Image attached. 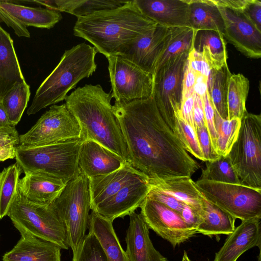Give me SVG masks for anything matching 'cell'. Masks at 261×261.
<instances>
[{
	"instance_id": "obj_34",
	"label": "cell",
	"mask_w": 261,
	"mask_h": 261,
	"mask_svg": "<svg viewBox=\"0 0 261 261\" xmlns=\"http://www.w3.org/2000/svg\"><path fill=\"white\" fill-rule=\"evenodd\" d=\"M30 86L25 82L16 84L2 99L11 126L20 121L30 97Z\"/></svg>"
},
{
	"instance_id": "obj_32",
	"label": "cell",
	"mask_w": 261,
	"mask_h": 261,
	"mask_svg": "<svg viewBox=\"0 0 261 261\" xmlns=\"http://www.w3.org/2000/svg\"><path fill=\"white\" fill-rule=\"evenodd\" d=\"M249 90V81L242 74H231L227 96V119H241L247 112L246 101Z\"/></svg>"
},
{
	"instance_id": "obj_22",
	"label": "cell",
	"mask_w": 261,
	"mask_h": 261,
	"mask_svg": "<svg viewBox=\"0 0 261 261\" xmlns=\"http://www.w3.org/2000/svg\"><path fill=\"white\" fill-rule=\"evenodd\" d=\"M145 176L126 163L112 172L88 178L91 210L116 194L127 185Z\"/></svg>"
},
{
	"instance_id": "obj_16",
	"label": "cell",
	"mask_w": 261,
	"mask_h": 261,
	"mask_svg": "<svg viewBox=\"0 0 261 261\" xmlns=\"http://www.w3.org/2000/svg\"><path fill=\"white\" fill-rule=\"evenodd\" d=\"M172 28L157 24L119 56L153 75L167 45Z\"/></svg>"
},
{
	"instance_id": "obj_17",
	"label": "cell",
	"mask_w": 261,
	"mask_h": 261,
	"mask_svg": "<svg viewBox=\"0 0 261 261\" xmlns=\"http://www.w3.org/2000/svg\"><path fill=\"white\" fill-rule=\"evenodd\" d=\"M150 190L149 179L145 176L131 182L92 211L110 220L129 215L140 207Z\"/></svg>"
},
{
	"instance_id": "obj_8",
	"label": "cell",
	"mask_w": 261,
	"mask_h": 261,
	"mask_svg": "<svg viewBox=\"0 0 261 261\" xmlns=\"http://www.w3.org/2000/svg\"><path fill=\"white\" fill-rule=\"evenodd\" d=\"M241 185L261 189V116L247 111L227 155Z\"/></svg>"
},
{
	"instance_id": "obj_52",
	"label": "cell",
	"mask_w": 261,
	"mask_h": 261,
	"mask_svg": "<svg viewBox=\"0 0 261 261\" xmlns=\"http://www.w3.org/2000/svg\"><path fill=\"white\" fill-rule=\"evenodd\" d=\"M196 77L194 92L202 98L207 90V79L202 75Z\"/></svg>"
},
{
	"instance_id": "obj_18",
	"label": "cell",
	"mask_w": 261,
	"mask_h": 261,
	"mask_svg": "<svg viewBox=\"0 0 261 261\" xmlns=\"http://www.w3.org/2000/svg\"><path fill=\"white\" fill-rule=\"evenodd\" d=\"M134 2L143 15L158 24L168 28L190 27L187 0H134Z\"/></svg>"
},
{
	"instance_id": "obj_50",
	"label": "cell",
	"mask_w": 261,
	"mask_h": 261,
	"mask_svg": "<svg viewBox=\"0 0 261 261\" xmlns=\"http://www.w3.org/2000/svg\"><path fill=\"white\" fill-rule=\"evenodd\" d=\"M218 7L242 12L251 0H210Z\"/></svg>"
},
{
	"instance_id": "obj_26",
	"label": "cell",
	"mask_w": 261,
	"mask_h": 261,
	"mask_svg": "<svg viewBox=\"0 0 261 261\" xmlns=\"http://www.w3.org/2000/svg\"><path fill=\"white\" fill-rule=\"evenodd\" d=\"M25 81L13 41L0 26V99L16 84Z\"/></svg>"
},
{
	"instance_id": "obj_29",
	"label": "cell",
	"mask_w": 261,
	"mask_h": 261,
	"mask_svg": "<svg viewBox=\"0 0 261 261\" xmlns=\"http://www.w3.org/2000/svg\"><path fill=\"white\" fill-rule=\"evenodd\" d=\"M128 1L55 0L33 1L46 8L59 12H66L77 17L87 16L93 13L115 9L122 6Z\"/></svg>"
},
{
	"instance_id": "obj_38",
	"label": "cell",
	"mask_w": 261,
	"mask_h": 261,
	"mask_svg": "<svg viewBox=\"0 0 261 261\" xmlns=\"http://www.w3.org/2000/svg\"><path fill=\"white\" fill-rule=\"evenodd\" d=\"M205 162V168L202 170L199 180L241 184L227 155Z\"/></svg>"
},
{
	"instance_id": "obj_40",
	"label": "cell",
	"mask_w": 261,
	"mask_h": 261,
	"mask_svg": "<svg viewBox=\"0 0 261 261\" xmlns=\"http://www.w3.org/2000/svg\"><path fill=\"white\" fill-rule=\"evenodd\" d=\"M72 261H108L96 237L89 232L77 251L73 253Z\"/></svg>"
},
{
	"instance_id": "obj_47",
	"label": "cell",
	"mask_w": 261,
	"mask_h": 261,
	"mask_svg": "<svg viewBox=\"0 0 261 261\" xmlns=\"http://www.w3.org/2000/svg\"><path fill=\"white\" fill-rule=\"evenodd\" d=\"M254 25L261 31V2L251 0L242 11Z\"/></svg>"
},
{
	"instance_id": "obj_20",
	"label": "cell",
	"mask_w": 261,
	"mask_h": 261,
	"mask_svg": "<svg viewBox=\"0 0 261 261\" xmlns=\"http://www.w3.org/2000/svg\"><path fill=\"white\" fill-rule=\"evenodd\" d=\"M126 230V254L128 261H168L154 247L149 237L148 226L140 214L129 215Z\"/></svg>"
},
{
	"instance_id": "obj_46",
	"label": "cell",
	"mask_w": 261,
	"mask_h": 261,
	"mask_svg": "<svg viewBox=\"0 0 261 261\" xmlns=\"http://www.w3.org/2000/svg\"><path fill=\"white\" fill-rule=\"evenodd\" d=\"M196 79L195 73L187 62L182 80L181 102L194 94Z\"/></svg>"
},
{
	"instance_id": "obj_25",
	"label": "cell",
	"mask_w": 261,
	"mask_h": 261,
	"mask_svg": "<svg viewBox=\"0 0 261 261\" xmlns=\"http://www.w3.org/2000/svg\"><path fill=\"white\" fill-rule=\"evenodd\" d=\"M151 189L171 196L192 207L203 218L204 196L191 177L149 180Z\"/></svg>"
},
{
	"instance_id": "obj_53",
	"label": "cell",
	"mask_w": 261,
	"mask_h": 261,
	"mask_svg": "<svg viewBox=\"0 0 261 261\" xmlns=\"http://www.w3.org/2000/svg\"><path fill=\"white\" fill-rule=\"evenodd\" d=\"M11 126L8 115L0 99V128Z\"/></svg>"
},
{
	"instance_id": "obj_35",
	"label": "cell",
	"mask_w": 261,
	"mask_h": 261,
	"mask_svg": "<svg viewBox=\"0 0 261 261\" xmlns=\"http://www.w3.org/2000/svg\"><path fill=\"white\" fill-rule=\"evenodd\" d=\"M214 121L217 134L215 152L220 156H226L237 139L241 119L237 118L230 120L223 119L215 110Z\"/></svg>"
},
{
	"instance_id": "obj_3",
	"label": "cell",
	"mask_w": 261,
	"mask_h": 261,
	"mask_svg": "<svg viewBox=\"0 0 261 261\" xmlns=\"http://www.w3.org/2000/svg\"><path fill=\"white\" fill-rule=\"evenodd\" d=\"M111 93L100 85L86 84L67 95L65 104L81 127L84 140L96 142L127 163V147L111 103Z\"/></svg>"
},
{
	"instance_id": "obj_44",
	"label": "cell",
	"mask_w": 261,
	"mask_h": 261,
	"mask_svg": "<svg viewBox=\"0 0 261 261\" xmlns=\"http://www.w3.org/2000/svg\"><path fill=\"white\" fill-rule=\"evenodd\" d=\"M196 133L205 162L217 159L220 155L214 151L207 129L205 126L198 128Z\"/></svg>"
},
{
	"instance_id": "obj_2",
	"label": "cell",
	"mask_w": 261,
	"mask_h": 261,
	"mask_svg": "<svg viewBox=\"0 0 261 261\" xmlns=\"http://www.w3.org/2000/svg\"><path fill=\"white\" fill-rule=\"evenodd\" d=\"M158 24L140 11L133 1L118 8L77 18L73 34L84 39L106 58L121 55Z\"/></svg>"
},
{
	"instance_id": "obj_28",
	"label": "cell",
	"mask_w": 261,
	"mask_h": 261,
	"mask_svg": "<svg viewBox=\"0 0 261 261\" xmlns=\"http://www.w3.org/2000/svg\"><path fill=\"white\" fill-rule=\"evenodd\" d=\"M193 48L201 54L211 70L217 71L226 65V43L222 33L212 30L196 32Z\"/></svg>"
},
{
	"instance_id": "obj_14",
	"label": "cell",
	"mask_w": 261,
	"mask_h": 261,
	"mask_svg": "<svg viewBox=\"0 0 261 261\" xmlns=\"http://www.w3.org/2000/svg\"><path fill=\"white\" fill-rule=\"evenodd\" d=\"M62 19L58 11L0 0V22L11 28L19 37H30L28 27L50 29Z\"/></svg>"
},
{
	"instance_id": "obj_51",
	"label": "cell",
	"mask_w": 261,
	"mask_h": 261,
	"mask_svg": "<svg viewBox=\"0 0 261 261\" xmlns=\"http://www.w3.org/2000/svg\"><path fill=\"white\" fill-rule=\"evenodd\" d=\"M194 94L181 103L180 114L185 121L196 131L193 119Z\"/></svg>"
},
{
	"instance_id": "obj_21",
	"label": "cell",
	"mask_w": 261,
	"mask_h": 261,
	"mask_svg": "<svg viewBox=\"0 0 261 261\" xmlns=\"http://www.w3.org/2000/svg\"><path fill=\"white\" fill-rule=\"evenodd\" d=\"M260 220L254 218L242 220L228 234L222 247L216 253L214 261H237L248 250L255 246L260 249Z\"/></svg>"
},
{
	"instance_id": "obj_43",
	"label": "cell",
	"mask_w": 261,
	"mask_h": 261,
	"mask_svg": "<svg viewBox=\"0 0 261 261\" xmlns=\"http://www.w3.org/2000/svg\"><path fill=\"white\" fill-rule=\"evenodd\" d=\"M187 62L196 76L202 75L206 78L208 81L212 70L202 55L193 47L188 54Z\"/></svg>"
},
{
	"instance_id": "obj_31",
	"label": "cell",
	"mask_w": 261,
	"mask_h": 261,
	"mask_svg": "<svg viewBox=\"0 0 261 261\" xmlns=\"http://www.w3.org/2000/svg\"><path fill=\"white\" fill-rule=\"evenodd\" d=\"M203 221L196 228L197 233L212 237L228 235L235 229L236 219L218 206L210 202L204 197Z\"/></svg>"
},
{
	"instance_id": "obj_15",
	"label": "cell",
	"mask_w": 261,
	"mask_h": 261,
	"mask_svg": "<svg viewBox=\"0 0 261 261\" xmlns=\"http://www.w3.org/2000/svg\"><path fill=\"white\" fill-rule=\"evenodd\" d=\"M218 8L224 22V37L246 57L260 58L261 31L243 12Z\"/></svg>"
},
{
	"instance_id": "obj_7",
	"label": "cell",
	"mask_w": 261,
	"mask_h": 261,
	"mask_svg": "<svg viewBox=\"0 0 261 261\" xmlns=\"http://www.w3.org/2000/svg\"><path fill=\"white\" fill-rule=\"evenodd\" d=\"M49 205L63 223L69 247L75 252L86 235L91 210L88 177L81 171Z\"/></svg>"
},
{
	"instance_id": "obj_39",
	"label": "cell",
	"mask_w": 261,
	"mask_h": 261,
	"mask_svg": "<svg viewBox=\"0 0 261 261\" xmlns=\"http://www.w3.org/2000/svg\"><path fill=\"white\" fill-rule=\"evenodd\" d=\"M175 135L187 151L197 159L205 162L196 131L185 121L180 112L176 117Z\"/></svg>"
},
{
	"instance_id": "obj_45",
	"label": "cell",
	"mask_w": 261,
	"mask_h": 261,
	"mask_svg": "<svg viewBox=\"0 0 261 261\" xmlns=\"http://www.w3.org/2000/svg\"><path fill=\"white\" fill-rule=\"evenodd\" d=\"M147 196L163 203L179 214L186 205L174 197L156 191L151 188Z\"/></svg>"
},
{
	"instance_id": "obj_13",
	"label": "cell",
	"mask_w": 261,
	"mask_h": 261,
	"mask_svg": "<svg viewBox=\"0 0 261 261\" xmlns=\"http://www.w3.org/2000/svg\"><path fill=\"white\" fill-rule=\"evenodd\" d=\"M140 207V214L148 228L168 241L173 248L197 233L179 213L154 199L147 196Z\"/></svg>"
},
{
	"instance_id": "obj_48",
	"label": "cell",
	"mask_w": 261,
	"mask_h": 261,
	"mask_svg": "<svg viewBox=\"0 0 261 261\" xmlns=\"http://www.w3.org/2000/svg\"><path fill=\"white\" fill-rule=\"evenodd\" d=\"M180 214L185 222L195 230L203 221V218L198 212L187 205H185Z\"/></svg>"
},
{
	"instance_id": "obj_11",
	"label": "cell",
	"mask_w": 261,
	"mask_h": 261,
	"mask_svg": "<svg viewBox=\"0 0 261 261\" xmlns=\"http://www.w3.org/2000/svg\"><path fill=\"white\" fill-rule=\"evenodd\" d=\"M80 138H83L81 127L64 103L51 106L29 130L19 136V145L41 146Z\"/></svg>"
},
{
	"instance_id": "obj_54",
	"label": "cell",
	"mask_w": 261,
	"mask_h": 261,
	"mask_svg": "<svg viewBox=\"0 0 261 261\" xmlns=\"http://www.w3.org/2000/svg\"><path fill=\"white\" fill-rule=\"evenodd\" d=\"M181 261H191V259L189 258L187 253L186 251H184V253L182 256V260Z\"/></svg>"
},
{
	"instance_id": "obj_6",
	"label": "cell",
	"mask_w": 261,
	"mask_h": 261,
	"mask_svg": "<svg viewBox=\"0 0 261 261\" xmlns=\"http://www.w3.org/2000/svg\"><path fill=\"white\" fill-rule=\"evenodd\" d=\"M7 216L19 231L51 242L62 249H69L65 227L49 204L29 200L17 188Z\"/></svg>"
},
{
	"instance_id": "obj_10",
	"label": "cell",
	"mask_w": 261,
	"mask_h": 261,
	"mask_svg": "<svg viewBox=\"0 0 261 261\" xmlns=\"http://www.w3.org/2000/svg\"><path fill=\"white\" fill-rule=\"evenodd\" d=\"M188 54L168 61L153 74L152 97L165 122L175 134L176 117L180 112L182 84Z\"/></svg>"
},
{
	"instance_id": "obj_49",
	"label": "cell",
	"mask_w": 261,
	"mask_h": 261,
	"mask_svg": "<svg viewBox=\"0 0 261 261\" xmlns=\"http://www.w3.org/2000/svg\"><path fill=\"white\" fill-rule=\"evenodd\" d=\"M193 119L196 129L205 126L202 99L194 92Z\"/></svg>"
},
{
	"instance_id": "obj_37",
	"label": "cell",
	"mask_w": 261,
	"mask_h": 261,
	"mask_svg": "<svg viewBox=\"0 0 261 261\" xmlns=\"http://www.w3.org/2000/svg\"><path fill=\"white\" fill-rule=\"evenodd\" d=\"M21 173L16 163L4 168L0 173V220L7 215L16 193Z\"/></svg>"
},
{
	"instance_id": "obj_5",
	"label": "cell",
	"mask_w": 261,
	"mask_h": 261,
	"mask_svg": "<svg viewBox=\"0 0 261 261\" xmlns=\"http://www.w3.org/2000/svg\"><path fill=\"white\" fill-rule=\"evenodd\" d=\"M80 138L55 144L16 147L15 159L22 172H39L62 179L67 183L81 172L78 160Z\"/></svg>"
},
{
	"instance_id": "obj_9",
	"label": "cell",
	"mask_w": 261,
	"mask_h": 261,
	"mask_svg": "<svg viewBox=\"0 0 261 261\" xmlns=\"http://www.w3.org/2000/svg\"><path fill=\"white\" fill-rule=\"evenodd\" d=\"M195 185L207 201L236 219H261V189L199 179Z\"/></svg>"
},
{
	"instance_id": "obj_12",
	"label": "cell",
	"mask_w": 261,
	"mask_h": 261,
	"mask_svg": "<svg viewBox=\"0 0 261 261\" xmlns=\"http://www.w3.org/2000/svg\"><path fill=\"white\" fill-rule=\"evenodd\" d=\"M115 105H125L146 99L152 95L153 75L117 55L107 58Z\"/></svg>"
},
{
	"instance_id": "obj_30",
	"label": "cell",
	"mask_w": 261,
	"mask_h": 261,
	"mask_svg": "<svg viewBox=\"0 0 261 261\" xmlns=\"http://www.w3.org/2000/svg\"><path fill=\"white\" fill-rule=\"evenodd\" d=\"M189 25L194 30H212L223 34L224 22L219 8L210 0H187Z\"/></svg>"
},
{
	"instance_id": "obj_1",
	"label": "cell",
	"mask_w": 261,
	"mask_h": 261,
	"mask_svg": "<svg viewBox=\"0 0 261 261\" xmlns=\"http://www.w3.org/2000/svg\"><path fill=\"white\" fill-rule=\"evenodd\" d=\"M127 163L149 180L191 177L200 168L162 117L153 98L113 106Z\"/></svg>"
},
{
	"instance_id": "obj_19",
	"label": "cell",
	"mask_w": 261,
	"mask_h": 261,
	"mask_svg": "<svg viewBox=\"0 0 261 261\" xmlns=\"http://www.w3.org/2000/svg\"><path fill=\"white\" fill-rule=\"evenodd\" d=\"M126 163L119 155L94 141L84 140L81 145L78 164L80 171L88 178L112 172Z\"/></svg>"
},
{
	"instance_id": "obj_27",
	"label": "cell",
	"mask_w": 261,
	"mask_h": 261,
	"mask_svg": "<svg viewBox=\"0 0 261 261\" xmlns=\"http://www.w3.org/2000/svg\"><path fill=\"white\" fill-rule=\"evenodd\" d=\"M113 221L92 211L88 228L98 240L108 261H128L114 230Z\"/></svg>"
},
{
	"instance_id": "obj_24",
	"label": "cell",
	"mask_w": 261,
	"mask_h": 261,
	"mask_svg": "<svg viewBox=\"0 0 261 261\" xmlns=\"http://www.w3.org/2000/svg\"><path fill=\"white\" fill-rule=\"evenodd\" d=\"M67 183L62 179L39 172L24 174L18 182V188L29 200L41 204H50Z\"/></svg>"
},
{
	"instance_id": "obj_42",
	"label": "cell",
	"mask_w": 261,
	"mask_h": 261,
	"mask_svg": "<svg viewBox=\"0 0 261 261\" xmlns=\"http://www.w3.org/2000/svg\"><path fill=\"white\" fill-rule=\"evenodd\" d=\"M201 98L203 102L205 126L210 135L213 148L215 151L217 134L215 127V110L208 90Z\"/></svg>"
},
{
	"instance_id": "obj_4",
	"label": "cell",
	"mask_w": 261,
	"mask_h": 261,
	"mask_svg": "<svg viewBox=\"0 0 261 261\" xmlns=\"http://www.w3.org/2000/svg\"><path fill=\"white\" fill-rule=\"evenodd\" d=\"M95 48L85 43L66 50L59 63L35 92L27 113L35 114L48 106L65 100L69 91L96 71Z\"/></svg>"
},
{
	"instance_id": "obj_33",
	"label": "cell",
	"mask_w": 261,
	"mask_h": 261,
	"mask_svg": "<svg viewBox=\"0 0 261 261\" xmlns=\"http://www.w3.org/2000/svg\"><path fill=\"white\" fill-rule=\"evenodd\" d=\"M196 32V31L190 27L172 28L155 71L172 59L182 54H189L193 46Z\"/></svg>"
},
{
	"instance_id": "obj_41",
	"label": "cell",
	"mask_w": 261,
	"mask_h": 261,
	"mask_svg": "<svg viewBox=\"0 0 261 261\" xmlns=\"http://www.w3.org/2000/svg\"><path fill=\"white\" fill-rule=\"evenodd\" d=\"M19 135L15 126L0 128V162L15 158Z\"/></svg>"
},
{
	"instance_id": "obj_23",
	"label": "cell",
	"mask_w": 261,
	"mask_h": 261,
	"mask_svg": "<svg viewBox=\"0 0 261 261\" xmlns=\"http://www.w3.org/2000/svg\"><path fill=\"white\" fill-rule=\"evenodd\" d=\"M21 237L3 256V261H61V248L51 242L20 231Z\"/></svg>"
},
{
	"instance_id": "obj_36",
	"label": "cell",
	"mask_w": 261,
	"mask_h": 261,
	"mask_svg": "<svg viewBox=\"0 0 261 261\" xmlns=\"http://www.w3.org/2000/svg\"><path fill=\"white\" fill-rule=\"evenodd\" d=\"M231 74L227 64L219 70H213L212 83L208 90L214 110L223 119L228 118L227 96Z\"/></svg>"
}]
</instances>
